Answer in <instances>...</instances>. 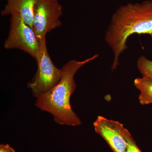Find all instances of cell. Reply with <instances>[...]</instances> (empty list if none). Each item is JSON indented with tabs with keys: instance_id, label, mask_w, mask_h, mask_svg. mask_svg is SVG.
<instances>
[{
	"instance_id": "obj_1",
	"label": "cell",
	"mask_w": 152,
	"mask_h": 152,
	"mask_svg": "<svg viewBox=\"0 0 152 152\" xmlns=\"http://www.w3.org/2000/svg\"><path fill=\"white\" fill-rule=\"evenodd\" d=\"M135 34L149 35L152 39V0L128 3L113 14L104 37L113 55L112 70L119 65L120 56L128 48V39Z\"/></svg>"
},
{
	"instance_id": "obj_2",
	"label": "cell",
	"mask_w": 152,
	"mask_h": 152,
	"mask_svg": "<svg viewBox=\"0 0 152 152\" xmlns=\"http://www.w3.org/2000/svg\"><path fill=\"white\" fill-rule=\"evenodd\" d=\"M99 56L97 54L83 61L72 60L65 64L61 68L62 75L59 81L48 91L36 98V107L51 114L58 124L73 126L80 125V119L70 104L71 96L76 87L74 77L79 69Z\"/></svg>"
},
{
	"instance_id": "obj_3",
	"label": "cell",
	"mask_w": 152,
	"mask_h": 152,
	"mask_svg": "<svg viewBox=\"0 0 152 152\" xmlns=\"http://www.w3.org/2000/svg\"><path fill=\"white\" fill-rule=\"evenodd\" d=\"M39 50L35 59L37 63V70L32 80L28 84V88L36 98L56 86L62 75L61 69L55 66L49 54L46 38L39 40Z\"/></svg>"
},
{
	"instance_id": "obj_4",
	"label": "cell",
	"mask_w": 152,
	"mask_h": 152,
	"mask_svg": "<svg viewBox=\"0 0 152 152\" xmlns=\"http://www.w3.org/2000/svg\"><path fill=\"white\" fill-rule=\"evenodd\" d=\"M11 16L10 31L4 48L21 50L36 59L39 50L40 42L34 31L20 15L14 14Z\"/></svg>"
},
{
	"instance_id": "obj_5",
	"label": "cell",
	"mask_w": 152,
	"mask_h": 152,
	"mask_svg": "<svg viewBox=\"0 0 152 152\" xmlns=\"http://www.w3.org/2000/svg\"><path fill=\"white\" fill-rule=\"evenodd\" d=\"M63 7L59 0H37L35 7L33 28L39 40L48 33L61 26Z\"/></svg>"
},
{
	"instance_id": "obj_6",
	"label": "cell",
	"mask_w": 152,
	"mask_h": 152,
	"mask_svg": "<svg viewBox=\"0 0 152 152\" xmlns=\"http://www.w3.org/2000/svg\"><path fill=\"white\" fill-rule=\"evenodd\" d=\"M95 132L103 138L114 152H126L124 135L126 129L116 121L99 116L94 123Z\"/></svg>"
},
{
	"instance_id": "obj_7",
	"label": "cell",
	"mask_w": 152,
	"mask_h": 152,
	"mask_svg": "<svg viewBox=\"0 0 152 152\" xmlns=\"http://www.w3.org/2000/svg\"><path fill=\"white\" fill-rule=\"evenodd\" d=\"M7 4L1 11L3 16L18 14L32 28L35 7L37 0H6Z\"/></svg>"
},
{
	"instance_id": "obj_8",
	"label": "cell",
	"mask_w": 152,
	"mask_h": 152,
	"mask_svg": "<svg viewBox=\"0 0 152 152\" xmlns=\"http://www.w3.org/2000/svg\"><path fill=\"white\" fill-rule=\"evenodd\" d=\"M134 86L140 91L139 100L142 105L152 104V78L142 76L134 80Z\"/></svg>"
},
{
	"instance_id": "obj_9",
	"label": "cell",
	"mask_w": 152,
	"mask_h": 152,
	"mask_svg": "<svg viewBox=\"0 0 152 152\" xmlns=\"http://www.w3.org/2000/svg\"><path fill=\"white\" fill-rule=\"evenodd\" d=\"M137 66L142 76L152 78V61L142 56L138 58Z\"/></svg>"
},
{
	"instance_id": "obj_10",
	"label": "cell",
	"mask_w": 152,
	"mask_h": 152,
	"mask_svg": "<svg viewBox=\"0 0 152 152\" xmlns=\"http://www.w3.org/2000/svg\"><path fill=\"white\" fill-rule=\"evenodd\" d=\"M124 137L127 143L126 152H142L137 146L134 140L127 129L125 132Z\"/></svg>"
},
{
	"instance_id": "obj_11",
	"label": "cell",
	"mask_w": 152,
	"mask_h": 152,
	"mask_svg": "<svg viewBox=\"0 0 152 152\" xmlns=\"http://www.w3.org/2000/svg\"><path fill=\"white\" fill-rule=\"evenodd\" d=\"M0 152H16L10 146L9 144H1Z\"/></svg>"
}]
</instances>
